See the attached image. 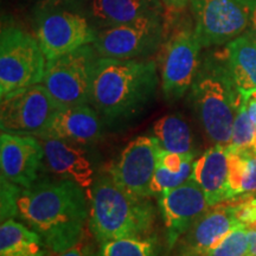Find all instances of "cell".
Instances as JSON below:
<instances>
[{
	"label": "cell",
	"mask_w": 256,
	"mask_h": 256,
	"mask_svg": "<svg viewBox=\"0 0 256 256\" xmlns=\"http://www.w3.org/2000/svg\"><path fill=\"white\" fill-rule=\"evenodd\" d=\"M55 252L78 244L89 211L83 188L68 179L40 180L22 188L18 215Z\"/></svg>",
	"instance_id": "6da1fadb"
},
{
	"label": "cell",
	"mask_w": 256,
	"mask_h": 256,
	"mask_svg": "<svg viewBox=\"0 0 256 256\" xmlns=\"http://www.w3.org/2000/svg\"><path fill=\"white\" fill-rule=\"evenodd\" d=\"M158 83L154 60L98 56L92 76L90 104L112 122L128 120L145 110Z\"/></svg>",
	"instance_id": "7a4b0ae2"
},
{
	"label": "cell",
	"mask_w": 256,
	"mask_h": 256,
	"mask_svg": "<svg viewBox=\"0 0 256 256\" xmlns=\"http://www.w3.org/2000/svg\"><path fill=\"white\" fill-rule=\"evenodd\" d=\"M190 96L206 136L215 145L229 146L232 126L244 98L240 94L223 55L210 54L200 60Z\"/></svg>",
	"instance_id": "3957f363"
},
{
	"label": "cell",
	"mask_w": 256,
	"mask_h": 256,
	"mask_svg": "<svg viewBox=\"0 0 256 256\" xmlns=\"http://www.w3.org/2000/svg\"><path fill=\"white\" fill-rule=\"evenodd\" d=\"M89 226L98 242L126 238H147L152 232L156 209L148 198L130 194L110 174L95 179L90 194Z\"/></svg>",
	"instance_id": "277c9868"
},
{
	"label": "cell",
	"mask_w": 256,
	"mask_h": 256,
	"mask_svg": "<svg viewBox=\"0 0 256 256\" xmlns=\"http://www.w3.org/2000/svg\"><path fill=\"white\" fill-rule=\"evenodd\" d=\"M46 57L36 37L18 26L2 28L0 98L42 83Z\"/></svg>",
	"instance_id": "5b68a950"
},
{
	"label": "cell",
	"mask_w": 256,
	"mask_h": 256,
	"mask_svg": "<svg viewBox=\"0 0 256 256\" xmlns=\"http://www.w3.org/2000/svg\"><path fill=\"white\" fill-rule=\"evenodd\" d=\"M98 52L88 44L46 62L42 84L60 108L90 104Z\"/></svg>",
	"instance_id": "8992f818"
},
{
	"label": "cell",
	"mask_w": 256,
	"mask_h": 256,
	"mask_svg": "<svg viewBox=\"0 0 256 256\" xmlns=\"http://www.w3.org/2000/svg\"><path fill=\"white\" fill-rule=\"evenodd\" d=\"M164 25L159 12L128 23L101 28L92 43L100 57L115 60H142L162 46Z\"/></svg>",
	"instance_id": "52a82bcc"
},
{
	"label": "cell",
	"mask_w": 256,
	"mask_h": 256,
	"mask_svg": "<svg viewBox=\"0 0 256 256\" xmlns=\"http://www.w3.org/2000/svg\"><path fill=\"white\" fill-rule=\"evenodd\" d=\"M98 28L87 16L69 10L40 8L36 38L46 60L57 58L94 43Z\"/></svg>",
	"instance_id": "ba28073f"
},
{
	"label": "cell",
	"mask_w": 256,
	"mask_h": 256,
	"mask_svg": "<svg viewBox=\"0 0 256 256\" xmlns=\"http://www.w3.org/2000/svg\"><path fill=\"white\" fill-rule=\"evenodd\" d=\"M190 4L203 48L228 44L249 28L247 0H190Z\"/></svg>",
	"instance_id": "9c48e42d"
},
{
	"label": "cell",
	"mask_w": 256,
	"mask_h": 256,
	"mask_svg": "<svg viewBox=\"0 0 256 256\" xmlns=\"http://www.w3.org/2000/svg\"><path fill=\"white\" fill-rule=\"evenodd\" d=\"M60 106L42 83L12 92L2 98V132L37 136L46 128Z\"/></svg>",
	"instance_id": "30bf717a"
},
{
	"label": "cell",
	"mask_w": 256,
	"mask_h": 256,
	"mask_svg": "<svg viewBox=\"0 0 256 256\" xmlns=\"http://www.w3.org/2000/svg\"><path fill=\"white\" fill-rule=\"evenodd\" d=\"M202 44L196 32L179 30L170 38L162 51L160 80L165 100H180L191 89L200 64Z\"/></svg>",
	"instance_id": "8fae6325"
},
{
	"label": "cell",
	"mask_w": 256,
	"mask_h": 256,
	"mask_svg": "<svg viewBox=\"0 0 256 256\" xmlns=\"http://www.w3.org/2000/svg\"><path fill=\"white\" fill-rule=\"evenodd\" d=\"M159 150L160 145L154 136L136 138L112 164L110 176L130 194L151 197V183L158 164Z\"/></svg>",
	"instance_id": "7c38bea8"
},
{
	"label": "cell",
	"mask_w": 256,
	"mask_h": 256,
	"mask_svg": "<svg viewBox=\"0 0 256 256\" xmlns=\"http://www.w3.org/2000/svg\"><path fill=\"white\" fill-rule=\"evenodd\" d=\"M206 194L190 178L180 186L162 192L159 209L166 228V242L171 249L188 232L192 224L209 209Z\"/></svg>",
	"instance_id": "4fadbf2b"
},
{
	"label": "cell",
	"mask_w": 256,
	"mask_h": 256,
	"mask_svg": "<svg viewBox=\"0 0 256 256\" xmlns=\"http://www.w3.org/2000/svg\"><path fill=\"white\" fill-rule=\"evenodd\" d=\"M44 164V148L36 136L2 132L0 168L2 176L22 188L38 180Z\"/></svg>",
	"instance_id": "5bb4252c"
},
{
	"label": "cell",
	"mask_w": 256,
	"mask_h": 256,
	"mask_svg": "<svg viewBox=\"0 0 256 256\" xmlns=\"http://www.w3.org/2000/svg\"><path fill=\"white\" fill-rule=\"evenodd\" d=\"M238 224L234 200L209 206L188 229L178 256H209Z\"/></svg>",
	"instance_id": "9a60e30c"
},
{
	"label": "cell",
	"mask_w": 256,
	"mask_h": 256,
	"mask_svg": "<svg viewBox=\"0 0 256 256\" xmlns=\"http://www.w3.org/2000/svg\"><path fill=\"white\" fill-rule=\"evenodd\" d=\"M42 140L44 162L49 171L57 178L74 182L90 194L96 179L95 172L82 145L54 138Z\"/></svg>",
	"instance_id": "2e32d148"
},
{
	"label": "cell",
	"mask_w": 256,
	"mask_h": 256,
	"mask_svg": "<svg viewBox=\"0 0 256 256\" xmlns=\"http://www.w3.org/2000/svg\"><path fill=\"white\" fill-rule=\"evenodd\" d=\"M102 122L98 110L89 104L60 108L44 130L36 138L62 139L80 145L96 142L101 136Z\"/></svg>",
	"instance_id": "e0dca14e"
},
{
	"label": "cell",
	"mask_w": 256,
	"mask_h": 256,
	"mask_svg": "<svg viewBox=\"0 0 256 256\" xmlns=\"http://www.w3.org/2000/svg\"><path fill=\"white\" fill-rule=\"evenodd\" d=\"M191 178L206 194L210 206L229 200L228 150L214 145L194 162Z\"/></svg>",
	"instance_id": "ac0fdd59"
},
{
	"label": "cell",
	"mask_w": 256,
	"mask_h": 256,
	"mask_svg": "<svg viewBox=\"0 0 256 256\" xmlns=\"http://www.w3.org/2000/svg\"><path fill=\"white\" fill-rule=\"evenodd\" d=\"M159 10V0H89L84 14L98 30L136 20Z\"/></svg>",
	"instance_id": "d6986e66"
},
{
	"label": "cell",
	"mask_w": 256,
	"mask_h": 256,
	"mask_svg": "<svg viewBox=\"0 0 256 256\" xmlns=\"http://www.w3.org/2000/svg\"><path fill=\"white\" fill-rule=\"evenodd\" d=\"M226 57L236 88L248 100L256 92V38L246 31L228 43Z\"/></svg>",
	"instance_id": "ffe728a7"
},
{
	"label": "cell",
	"mask_w": 256,
	"mask_h": 256,
	"mask_svg": "<svg viewBox=\"0 0 256 256\" xmlns=\"http://www.w3.org/2000/svg\"><path fill=\"white\" fill-rule=\"evenodd\" d=\"M44 243L40 234L14 218L0 226V256H44Z\"/></svg>",
	"instance_id": "44dd1931"
},
{
	"label": "cell",
	"mask_w": 256,
	"mask_h": 256,
	"mask_svg": "<svg viewBox=\"0 0 256 256\" xmlns=\"http://www.w3.org/2000/svg\"><path fill=\"white\" fill-rule=\"evenodd\" d=\"M153 136L166 151L194 156L191 128L180 114H168L156 120L153 124Z\"/></svg>",
	"instance_id": "7402d4cb"
},
{
	"label": "cell",
	"mask_w": 256,
	"mask_h": 256,
	"mask_svg": "<svg viewBox=\"0 0 256 256\" xmlns=\"http://www.w3.org/2000/svg\"><path fill=\"white\" fill-rule=\"evenodd\" d=\"M154 238H126L101 243V256H156Z\"/></svg>",
	"instance_id": "603a6c76"
},
{
	"label": "cell",
	"mask_w": 256,
	"mask_h": 256,
	"mask_svg": "<svg viewBox=\"0 0 256 256\" xmlns=\"http://www.w3.org/2000/svg\"><path fill=\"white\" fill-rule=\"evenodd\" d=\"M194 158H188L183 166V168L179 172H171L162 165L160 162L156 164V168L153 176L151 183V192L153 194L166 192L171 188H178L183 185L185 182H188L191 178L192 174V166H194Z\"/></svg>",
	"instance_id": "cb8c5ba5"
},
{
	"label": "cell",
	"mask_w": 256,
	"mask_h": 256,
	"mask_svg": "<svg viewBox=\"0 0 256 256\" xmlns=\"http://www.w3.org/2000/svg\"><path fill=\"white\" fill-rule=\"evenodd\" d=\"M256 133V127L249 116L247 110V100H244L240 106L238 114L235 116L232 126V140L229 148L232 150H248L252 148V139Z\"/></svg>",
	"instance_id": "d4e9b609"
},
{
	"label": "cell",
	"mask_w": 256,
	"mask_h": 256,
	"mask_svg": "<svg viewBox=\"0 0 256 256\" xmlns=\"http://www.w3.org/2000/svg\"><path fill=\"white\" fill-rule=\"evenodd\" d=\"M209 256H249L247 228L242 224L235 226Z\"/></svg>",
	"instance_id": "484cf974"
},
{
	"label": "cell",
	"mask_w": 256,
	"mask_h": 256,
	"mask_svg": "<svg viewBox=\"0 0 256 256\" xmlns=\"http://www.w3.org/2000/svg\"><path fill=\"white\" fill-rule=\"evenodd\" d=\"M22 186L2 176V222L18 215V198Z\"/></svg>",
	"instance_id": "4316f807"
},
{
	"label": "cell",
	"mask_w": 256,
	"mask_h": 256,
	"mask_svg": "<svg viewBox=\"0 0 256 256\" xmlns=\"http://www.w3.org/2000/svg\"><path fill=\"white\" fill-rule=\"evenodd\" d=\"M235 215L238 223L247 230H256V198L254 196H243L234 198Z\"/></svg>",
	"instance_id": "83f0119b"
},
{
	"label": "cell",
	"mask_w": 256,
	"mask_h": 256,
	"mask_svg": "<svg viewBox=\"0 0 256 256\" xmlns=\"http://www.w3.org/2000/svg\"><path fill=\"white\" fill-rule=\"evenodd\" d=\"M78 2H81V0H43L42 2V8H64Z\"/></svg>",
	"instance_id": "f1b7e54d"
},
{
	"label": "cell",
	"mask_w": 256,
	"mask_h": 256,
	"mask_svg": "<svg viewBox=\"0 0 256 256\" xmlns=\"http://www.w3.org/2000/svg\"><path fill=\"white\" fill-rule=\"evenodd\" d=\"M249 5V32L256 38V0H247Z\"/></svg>",
	"instance_id": "f546056e"
},
{
	"label": "cell",
	"mask_w": 256,
	"mask_h": 256,
	"mask_svg": "<svg viewBox=\"0 0 256 256\" xmlns=\"http://www.w3.org/2000/svg\"><path fill=\"white\" fill-rule=\"evenodd\" d=\"M58 256H94V254L88 248L75 246V247L70 248L68 250L60 252Z\"/></svg>",
	"instance_id": "4dcf8cb0"
},
{
	"label": "cell",
	"mask_w": 256,
	"mask_h": 256,
	"mask_svg": "<svg viewBox=\"0 0 256 256\" xmlns=\"http://www.w3.org/2000/svg\"><path fill=\"white\" fill-rule=\"evenodd\" d=\"M249 256H256V230H248Z\"/></svg>",
	"instance_id": "1f68e13d"
},
{
	"label": "cell",
	"mask_w": 256,
	"mask_h": 256,
	"mask_svg": "<svg viewBox=\"0 0 256 256\" xmlns=\"http://www.w3.org/2000/svg\"><path fill=\"white\" fill-rule=\"evenodd\" d=\"M247 110H248L249 116H250L252 124H254L256 127V101L254 100V98H249L247 100Z\"/></svg>",
	"instance_id": "d6a6232c"
},
{
	"label": "cell",
	"mask_w": 256,
	"mask_h": 256,
	"mask_svg": "<svg viewBox=\"0 0 256 256\" xmlns=\"http://www.w3.org/2000/svg\"><path fill=\"white\" fill-rule=\"evenodd\" d=\"M166 5L174 8H183L190 2V0H162Z\"/></svg>",
	"instance_id": "836d02e7"
},
{
	"label": "cell",
	"mask_w": 256,
	"mask_h": 256,
	"mask_svg": "<svg viewBox=\"0 0 256 256\" xmlns=\"http://www.w3.org/2000/svg\"><path fill=\"white\" fill-rule=\"evenodd\" d=\"M252 150H255V151H256V133H255V136H254V139H252Z\"/></svg>",
	"instance_id": "e575fe53"
},
{
	"label": "cell",
	"mask_w": 256,
	"mask_h": 256,
	"mask_svg": "<svg viewBox=\"0 0 256 256\" xmlns=\"http://www.w3.org/2000/svg\"><path fill=\"white\" fill-rule=\"evenodd\" d=\"M250 98H254V100L256 101V92H252V96H250Z\"/></svg>",
	"instance_id": "d590c367"
}]
</instances>
